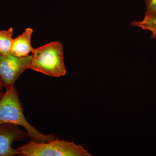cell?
Instances as JSON below:
<instances>
[{"mask_svg": "<svg viewBox=\"0 0 156 156\" xmlns=\"http://www.w3.org/2000/svg\"><path fill=\"white\" fill-rule=\"evenodd\" d=\"M31 59L32 55L24 57L11 53L6 56L0 55V79L6 90L14 87L20 76L29 68Z\"/></svg>", "mask_w": 156, "mask_h": 156, "instance_id": "277c9868", "label": "cell"}, {"mask_svg": "<svg viewBox=\"0 0 156 156\" xmlns=\"http://www.w3.org/2000/svg\"><path fill=\"white\" fill-rule=\"evenodd\" d=\"M145 17H156V0H145Z\"/></svg>", "mask_w": 156, "mask_h": 156, "instance_id": "9c48e42d", "label": "cell"}, {"mask_svg": "<svg viewBox=\"0 0 156 156\" xmlns=\"http://www.w3.org/2000/svg\"><path fill=\"white\" fill-rule=\"evenodd\" d=\"M4 93H5V92H0V98L4 95Z\"/></svg>", "mask_w": 156, "mask_h": 156, "instance_id": "8fae6325", "label": "cell"}, {"mask_svg": "<svg viewBox=\"0 0 156 156\" xmlns=\"http://www.w3.org/2000/svg\"><path fill=\"white\" fill-rule=\"evenodd\" d=\"M28 136L27 132L21 130L17 125L9 123L0 125V156L18 155L17 149L12 148V143L22 141Z\"/></svg>", "mask_w": 156, "mask_h": 156, "instance_id": "5b68a950", "label": "cell"}, {"mask_svg": "<svg viewBox=\"0 0 156 156\" xmlns=\"http://www.w3.org/2000/svg\"><path fill=\"white\" fill-rule=\"evenodd\" d=\"M32 53L30 69L53 77L66 74L62 45L60 42H50L34 49Z\"/></svg>", "mask_w": 156, "mask_h": 156, "instance_id": "7a4b0ae2", "label": "cell"}, {"mask_svg": "<svg viewBox=\"0 0 156 156\" xmlns=\"http://www.w3.org/2000/svg\"><path fill=\"white\" fill-rule=\"evenodd\" d=\"M3 87L2 83V81L1 80V79H0V91H1V89H2Z\"/></svg>", "mask_w": 156, "mask_h": 156, "instance_id": "30bf717a", "label": "cell"}, {"mask_svg": "<svg viewBox=\"0 0 156 156\" xmlns=\"http://www.w3.org/2000/svg\"><path fill=\"white\" fill-rule=\"evenodd\" d=\"M17 150L18 155L23 156H92L82 145L55 138L47 142H38L31 140Z\"/></svg>", "mask_w": 156, "mask_h": 156, "instance_id": "3957f363", "label": "cell"}, {"mask_svg": "<svg viewBox=\"0 0 156 156\" xmlns=\"http://www.w3.org/2000/svg\"><path fill=\"white\" fill-rule=\"evenodd\" d=\"M6 123L22 126L25 128L32 140L47 142L55 138L54 134H42L27 122L23 115L18 92L14 87L6 90L0 98V125Z\"/></svg>", "mask_w": 156, "mask_h": 156, "instance_id": "6da1fadb", "label": "cell"}, {"mask_svg": "<svg viewBox=\"0 0 156 156\" xmlns=\"http://www.w3.org/2000/svg\"><path fill=\"white\" fill-rule=\"evenodd\" d=\"M132 26L140 27L152 33L151 39H156V17H145L141 21L134 20L131 23Z\"/></svg>", "mask_w": 156, "mask_h": 156, "instance_id": "ba28073f", "label": "cell"}, {"mask_svg": "<svg viewBox=\"0 0 156 156\" xmlns=\"http://www.w3.org/2000/svg\"><path fill=\"white\" fill-rule=\"evenodd\" d=\"M13 27L8 30H0V55L6 56L11 53L13 43Z\"/></svg>", "mask_w": 156, "mask_h": 156, "instance_id": "52a82bcc", "label": "cell"}, {"mask_svg": "<svg viewBox=\"0 0 156 156\" xmlns=\"http://www.w3.org/2000/svg\"><path fill=\"white\" fill-rule=\"evenodd\" d=\"M32 29L27 28L21 34L13 39L11 53L19 57H26L34 50L31 44Z\"/></svg>", "mask_w": 156, "mask_h": 156, "instance_id": "8992f818", "label": "cell"}]
</instances>
